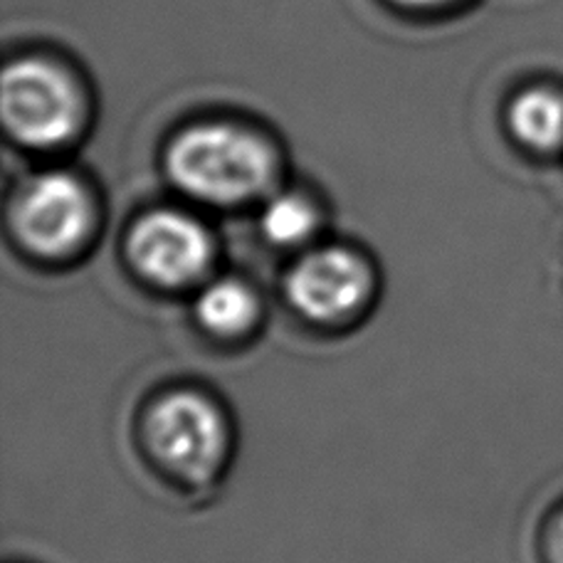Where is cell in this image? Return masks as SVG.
<instances>
[{
  "instance_id": "cell-3",
  "label": "cell",
  "mask_w": 563,
  "mask_h": 563,
  "mask_svg": "<svg viewBox=\"0 0 563 563\" xmlns=\"http://www.w3.org/2000/svg\"><path fill=\"white\" fill-rule=\"evenodd\" d=\"M148 450L186 482H208L228 455V422L213 400L178 390L156 400L144 422Z\"/></svg>"
},
{
  "instance_id": "cell-10",
  "label": "cell",
  "mask_w": 563,
  "mask_h": 563,
  "mask_svg": "<svg viewBox=\"0 0 563 563\" xmlns=\"http://www.w3.org/2000/svg\"><path fill=\"white\" fill-rule=\"evenodd\" d=\"M551 554H554L556 563H563V515L551 531Z\"/></svg>"
},
{
  "instance_id": "cell-8",
  "label": "cell",
  "mask_w": 563,
  "mask_h": 563,
  "mask_svg": "<svg viewBox=\"0 0 563 563\" xmlns=\"http://www.w3.org/2000/svg\"><path fill=\"white\" fill-rule=\"evenodd\" d=\"M509 129L534 151L563 146V97L551 89H527L509 107Z\"/></svg>"
},
{
  "instance_id": "cell-7",
  "label": "cell",
  "mask_w": 563,
  "mask_h": 563,
  "mask_svg": "<svg viewBox=\"0 0 563 563\" xmlns=\"http://www.w3.org/2000/svg\"><path fill=\"white\" fill-rule=\"evenodd\" d=\"M260 317V299L250 285L238 277L210 279L196 299L200 327L220 339H238L253 331Z\"/></svg>"
},
{
  "instance_id": "cell-4",
  "label": "cell",
  "mask_w": 563,
  "mask_h": 563,
  "mask_svg": "<svg viewBox=\"0 0 563 563\" xmlns=\"http://www.w3.org/2000/svg\"><path fill=\"white\" fill-rule=\"evenodd\" d=\"M95 225L89 190L67 170L30 176L13 200V228L27 250L43 257H69Z\"/></svg>"
},
{
  "instance_id": "cell-11",
  "label": "cell",
  "mask_w": 563,
  "mask_h": 563,
  "mask_svg": "<svg viewBox=\"0 0 563 563\" xmlns=\"http://www.w3.org/2000/svg\"><path fill=\"white\" fill-rule=\"evenodd\" d=\"M390 3L404 5V8H440V5L455 3V0H390Z\"/></svg>"
},
{
  "instance_id": "cell-6",
  "label": "cell",
  "mask_w": 563,
  "mask_h": 563,
  "mask_svg": "<svg viewBox=\"0 0 563 563\" xmlns=\"http://www.w3.org/2000/svg\"><path fill=\"white\" fill-rule=\"evenodd\" d=\"M374 275L366 260L346 247H319L299 257L287 277V297L301 317L341 324L368 305Z\"/></svg>"
},
{
  "instance_id": "cell-2",
  "label": "cell",
  "mask_w": 563,
  "mask_h": 563,
  "mask_svg": "<svg viewBox=\"0 0 563 563\" xmlns=\"http://www.w3.org/2000/svg\"><path fill=\"white\" fill-rule=\"evenodd\" d=\"M0 114L8 134L30 148H57L82 132L87 97L55 59L20 57L0 79Z\"/></svg>"
},
{
  "instance_id": "cell-1",
  "label": "cell",
  "mask_w": 563,
  "mask_h": 563,
  "mask_svg": "<svg viewBox=\"0 0 563 563\" xmlns=\"http://www.w3.org/2000/svg\"><path fill=\"white\" fill-rule=\"evenodd\" d=\"M166 168L184 194L213 206H243L277 178V154L265 136L235 122L190 124L168 144Z\"/></svg>"
},
{
  "instance_id": "cell-9",
  "label": "cell",
  "mask_w": 563,
  "mask_h": 563,
  "mask_svg": "<svg viewBox=\"0 0 563 563\" xmlns=\"http://www.w3.org/2000/svg\"><path fill=\"white\" fill-rule=\"evenodd\" d=\"M319 210L301 194H277L263 206L260 213V230L267 243L277 247L295 250L307 245L319 230Z\"/></svg>"
},
{
  "instance_id": "cell-5",
  "label": "cell",
  "mask_w": 563,
  "mask_h": 563,
  "mask_svg": "<svg viewBox=\"0 0 563 563\" xmlns=\"http://www.w3.org/2000/svg\"><path fill=\"white\" fill-rule=\"evenodd\" d=\"M129 257L141 277L176 289L208 275L216 245L208 228L180 210H154L139 220L129 235Z\"/></svg>"
}]
</instances>
